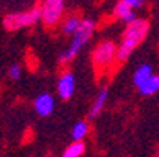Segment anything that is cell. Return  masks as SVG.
<instances>
[{
	"label": "cell",
	"mask_w": 159,
	"mask_h": 157,
	"mask_svg": "<svg viewBox=\"0 0 159 157\" xmlns=\"http://www.w3.org/2000/svg\"><path fill=\"white\" fill-rule=\"evenodd\" d=\"M88 133V124L87 121H79L73 126V130H71V135L74 138V142H82Z\"/></svg>",
	"instance_id": "5bb4252c"
},
{
	"label": "cell",
	"mask_w": 159,
	"mask_h": 157,
	"mask_svg": "<svg viewBox=\"0 0 159 157\" xmlns=\"http://www.w3.org/2000/svg\"><path fill=\"white\" fill-rule=\"evenodd\" d=\"M95 28H96V24H95L93 19H84L80 27H79V30L71 38L70 47L61 52L60 63H70V61H73L77 57V54L87 46V42L90 41V38L93 36Z\"/></svg>",
	"instance_id": "7a4b0ae2"
},
{
	"label": "cell",
	"mask_w": 159,
	"mask_h": 157,
	"mask_svg": "<svg viewBox=\"0 0 159 157\" xmlns=\"http://www.w3.org/2000/svg\"><path fill=\"white\" fill-rule=\"evenodd\" d=\"M153 68H151V64H147V63H142L137 69L134 71V76H132V82L135 86H139L140 83H143L150 76H153Z\"/></svg>",
	"instance_id": "7c38bea8"
},
{
	"label": "cell",
	"mask_w": 159,
	"mask_h": 157,
	"mask_svg": "<svg viewBox=\"0 0 159 157\" xmlns=\"http://www.w3.org/2000/svg\"><path fill=\"white\" fill-rule=\"evenodd\" d=\"M137 88H139V93L142 96H153V94H156L159 91V76H156V74L150 76Z\"/></svg>",
	"instance_id": "8fae6325"
},
{
	"label": "cell",
	"mask_w": 159,
	"mask_h": 157,
	"mask_svg": "<svg viewBox=\"0 0 159 157\" xmlns=\"http://www.w3.org/2000/svg\"><path fill=\"white\" fill-rule=\"evenodd\" d=\"M39 20H41V7H35L29 11L7 14L3 17V27L10 32H16V30H20V28L32 27Z\"/></svg>",
	"instance_id": "277c9868"
},
{
	"label": "cell",
	"mask_w": 159,
	"mask_h": 157,
	"mask_svg": "<svg viewBox=\"0 0 159 157\" xmlns=\"http://www.w3.org/2000/svg\"><path fill=\"white\" fill-rule=\"evenodd\" d=\"M84 152H85L84 142H74V143H71L70 146L63 151L61 157H80Z\"/></svg>",
	"instance_id": "4fadbf2b"
},
{
	"label": "cell",
	"mask_w": 159,
	"mask_h": 157,
	"mask_svg": "<svg viewBox=\"0 0 159 157\" xmlns=\"http://www.w3.org/2000/svg\"><path fill=\"white\" fill-rule=\"evenodd\" d=\"M74 91H76V77H74V74L71 71L61 72V76L57 80V94L60 96V99H63V101L71 99Z\"/></svg>",
	"instance_id": "8992f818"
},
{
	"label": "cell",
	"mask_w": 159,
	"mask_h": 157,
	"mask_svg": "<svg viewBox=\"0 0 159 157\" xmlns=\"http://www.w3.org/2000/svg\"><path fill=\"white\" fill-rule=\"evenodd\" d=\"M126 3H129L132 8H135V10H139V8H142L143 5H145V0H125Z\"/></svg>",
	"instance_id": "2e32d148"
},
{
	"label": "cell",
	"mask_w": 159,
	"mask_h": 157,
	"mask_svg": "<svg viewBox=\"0 0 159 157\" xmlns=\"http://www.w3.org/2000/svg\"><path fill=\"white\" fill-rule=\"evenodd\" d=\"M148 30H150V24L148 20L145 19H134L132 22L126 24L125 27V32L121 35V41L118 44V50H117V61L120 63H125L131 54L135 50V47L142 44V41L147 38L148 35Z\"/></svg>",
	"instance_id": "6da1fadb"
},
{
	"label": "cell",
	"mask_w": 159,
	"mask_h": 157,
	"mask_svg": "<svg viewBox=\"0 0 159 157\" xmlns=\"http://www.w3.org/2000/svg\"><path fill=\"white\" fill-rule=\"evenodd\" d=\"M65 0H43L41 3V20L44 25L55 27L63 20Z\"/></svg>",
	"instance_id": "5b68a950"
},
{
	"label": "cell",
	"mask_w": 159,
	"mask_h": 157,
	"mask_svg": "<svg viewBox=\"0 0 159 157\" xmlns=\"http://www.w3.org/2000/svg\"><path fill=\"white\" fill-rule=\"evenodd\" d=\"M117 50H118V46L110 39H104L98 42L92 52V63L95 66V69L99 72L107 71L117 61Z\"/></svg>",
	"instance_id": "3957f363"
},
{
	"label": "cell",
	"mask_w": 159,
	"mask_h": 157,
	"mask_svg": "<svg viewBox=\"0 0 159 157\" xmlns=\"http://www.w3.org/2000/svg\"><path fill=\"white\" fill-rule=\"evenodd\" d=\"M33 105H35V111L39 116H49L54 111V108H55V101H54L52 94L41 93V94L36 96Z\"/></svg>",
	"instance_id": "ba28073f"
},
{
	"label": "cell",
	"mask_w": 159,
	"mask_h": 157,
	"mask_svg": "<svg viewBox=\"0 0 159 157\" xmlns=\"http://www.w3.org/2000/svg\"><path fill=\"white\" fill-rule=\"evenodd\" d=\"M82 20H84V19H82L79 14H70V16H66V17L63 19V22H61V32H63L65 35L73 36V35L79 30Z\"/></svg>",
	"instance_id": "30bf717a"
},
{
	"label": "cell",
	"mask_w": 159,
	"mask_h": 157,
	"mask_svg": "<svg viewBox=\"0 0 159 157\" xmlns=\"http://www.w3.org/2000/svg\"><path fill=\"white\" fill-rule=\"evenodd\" d=\"M113 17L118 19L123 24H129L134 19H137V14H135V8H132L129 3H126L125 0H118L113 7V11H112Z\"/></svg>",
	"instance_id": "52a82bcc"
},
{
	"label": "cell",
	"mask_w": 159,
	"mask_h": 157,
	"mask_svg": "<svg viewBox=\"0 0 159 157\" xmlns=\"http://www.w3.org/2000/svg\"><path fill=\"white\" fill-rule=\"evenodd\" d=\"M8 76H10V79H13V80H19L20 76H22V68H20L19 64H11L10 69H8Z\"/></svg>",
	"instance_id": "9a60e30c"
},
{
	"label": "cell",
	"mask_w": 159,
	"mask_h": 157,
	"mask_svg": "<svg viewBox=\"0 0 159 157\" xmlns=\"http://www.w3.org/2000/svg\"><path fill=\"white\" fill-rule=\"evenodd\" d=\"M107 99H109V89H107V88H102L101 91L96 94V98H95L92 107H90L88 116H90V118H96L101 111L104 110V107H106V104H107Z\"/></svg>",
	"instance_id": "9c48e42d"
}]
</instances>
